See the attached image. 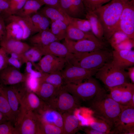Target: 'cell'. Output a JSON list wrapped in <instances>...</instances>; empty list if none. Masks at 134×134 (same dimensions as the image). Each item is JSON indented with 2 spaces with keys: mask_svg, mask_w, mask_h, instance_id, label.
<instances>
[{
  "mask_svg": "<svg viewBox=\"0 0 134 134\" xmlns=\"http://www.w3.org/2000/svg\"><path fill=\"white\" fill-rule=\"evenodd\" d=\"M26 64L25 69L26 74H30L33 73L34 70L33 68V64L31 62H27L25 63Z\"/></svg>",
  "mask_w": 134,
  "mask_h": 134,
  "instance_id": "cell-48",
  "label": "cell"
},
{
  "mask_svg": "<svg viewBox=\"0 0 134 134\" xmlns=\"http://www.w3.org/2000/svg\"><path fill=\"white\" fill-rule=\"evenodd\" d=\"M126 105L134 107V94L133 95L131 100Z\"/></svg>",
  "mask_w": 134,
  "mask_h": 134,
  "instance_id": "cell-52",
  "label": "cell"
},
{
  "mask_svg": "<svg viewBox=\"0 0 134 134\" xmlns=\"http://www.w3.org/2000/svg\"><path fill=\"white\" fill-rule=\"evenodd\" d=\"M111 62L125 69L134 64V51L131 49H115L112 51Z\"/></svg>",
  "mask_w": 134,
  "mask_h": 134,
  "instance_id": "cell-16",
  "label": "cell"
},
{
  "mask_svg": "<svg viewBox=\"0 0 134 134\" xmlns=\"http://www.w3.org/2000/svg\"><path fill=\"white\" fill-rule=\"evenodd\" d=\"M4 86L10 106L16 122V125L19 121L21 114L22 95L26 87L24 82Z\"/></svg>",
  "mask_w": 134,
  "mask_h": 134,
  "instance_id": "cell-9",
  "label": "cell"
},
{
  "mask_svg": "<svg viewBox=\"0 0 134 134\" xmlns=\"http://www.w3.org/2000/svg\"><path fill=\"white\" fill-rule=\"evenodd\" d=\"M42 5L45 4L58 9H62L59 0H36Z\"/></svg>",
  "mask_w": 134,
  "mask_h": 134,
  "instance_id": "cell-45",
  "label": "cell"
},
{
  "mask_svg": "<svg viewBox=\"0 0 134 134\" xmlns=\"http://www.w3.org/2000/svg\"><path fill=\"white\" fill-rule=\"evenodd\" d=\"M21 55L23 64L30 62L33 64L39 61L43 56L38 48L34 46H31L29 49L21 54Z\"/></svg>",
  "mask_w": 134,
  "mask_h": 134,
  "instance_id": "cell-34",
  "label": "cell"
},
{
  "mask_svg": "<svg viewBox=\"0 0 134 134\" xmlns=\"http://www.w3.org/2000/svg\"><path fill=\"white\" fill-rule=\"evenodd\" d=\"M63 43L66 46L70 53L80 54L109 48V43L106 40H101L98 38L76 41L66 38Z\"/></svg>",
  "mask_w": 134,
  "mask_h": 134,
  "instance_id": "cell-7",
  "label": "cell"
},
{
  "mask_svg": "<svg viewBox=\"0 0 134 134\" xmlns=\"http://www.w3.org/2000/svg\"><path fill=\"white\" fill-rule=\"evenodd\" d=\"M28 39L32 46L37 47H43L54 41H59L52 33L50 29L35 33Z\"/></svg>",
  "mask_w": 134,
  "mask_h": 134,
  "instance_id": "cell-19",
  "label": "cell"
},
{
  "mask_svg": "<svg viewBox=\"0 0 134 134\" xmlns=\"http://www.w3.org/2000/svg\"><path fill=\"white\" fill-rule=\"evenodd\" d=\"M5 26L6 34L5 37L22 41L23 40V32L20 26L13 21H8Z\"/></svg>",
  "mask_w": 134,
  "mask_h": 134,
  "instance_id": "cell-30",
  "label": "cell"
},
{
  "mask_svg": "<svg viewBox=\"0 0 134 134\" xmlns=\"http://www.w3.org/2000/svg\"><path fill=\"white\" fill-rule=\"evenodd\" d=\"M92 77L83 82L77 84L68 83L64 86L69 92L79 100H91L103 89L97 81Z\"/></svg>",
  "mask_w": 134,
  "mask_h": 134,
  "instance_id": "cell-6",
  "label": "cell"
},
{
  "mask_svg": "<svg viewBox=\"0 0 134 134\" xmlns=\"http://www.w3.org/2000/svg\"><path fill=\"white\" fill-rule=\"evenodd\" d=\"M1 12V11H0V13Z\"/></svg>",
  "mask_w": 134,
  "mask_h": 134,
  "instance_id": "cell-53",
  "label": "cell"
},
{
  "mask_svg": "<svg viewBox=\"0 0 134 134\" xmlns=\"http://www.w3.org/2000/svg\"><path fill=\"white\" fill-rule=\"evenodd\" d=\"M38 79L39 82L47 83L59 88L64 85L61 72L49 73H42V76Z\"/></svg>",
  "mask_w": 134,
  "mask_h": 134,
  "instance_id": "cell-31",
  "label": "cell"
},
{
  "mask_svg": "<svg viewBox=\"0 0 134 134\" xmlns=\"http://www.w3.org/2000/svg\"><path fill=\"white\" fill-rule=\"evenodd\" d=\"M38 12L50 19L51 21L59 20L63 22L67 25L69 24V16L62 9L46 5Z\"/></svg>",
  "mask_w": 134,
  "mask_h": 134,
  "instance_id": "cell-21",
  "label": "cell"
},
{
  "mask_svg": "<svg viewBox=\"0 0 134 134\" xmlns=\"http://www.w3.org/2000/svg\"><path fill=\"white\" fill-rule=\"evenodd\" d=\"M67 63L66 58L46 55L39 60L37 66L38 71L45 73L61 72Z\"/></svg>",
  "mask_w": 134,
  "mask_h": 134,
  "instance_id": "cell-14",
  "label": "cell"
},
{
  "mask_svg": "<svg viewBox=\"0 0 134 134\" xmlns=\"http://www.w3.org/2000/svg\"><path fill=\"white\" fill-rule=\"evenodd\" d=\"M95 75L108 89L127 82V72L111 62L99 69Z\"/></svg>",
  "mask_w": 134,
  "mask_h": 134,
  "instance_id": "cell-4",
  "label": "cell"
},
{
  "mask_svg": "<svg viewBox=\"0 0 134 134\" xmlns=\"http://www.w3.org/2000/svg\"><path fill=\"white\" fill-rule=\"evenodd\" d=\"M31 17L33 26V34L50 29L51 21L42 14L38 12Z\"/></svg>",
  "mask_w": 134,
  "mask_h": 134,
  "instance_id": "cell-29",
  "label": "cell"
},
{
  "mask_svg": "<svg viewBox=\"0 0 134 134\" xmlns=\"http://www.w3.org/2000/svg\"><path fill=\"white\" fill-rule=\"evenodd\" d=\"M82 31L88 32L91 31V25L86 19L76 18L69 16V24Z\"/></svg>",
  "mask_w": 134,
  "mask_h": 134,
  "instance_id": "cell-35",
  "label": "cell"
},
{
  "mask_svg": "<svg viewBox=\"0 0 134 134\" xmlns=\"http://www.w3.org/2000/svg\"><path fill=\"white\" fill-rule=\"evenodd\" d=\"M80 100L69 92L64 85L59 89L55 96L47 104L48 108L61 113H73L80 105Z\"/></svg>",
  "mask_w": 134,
  "mask_h": 134,
  "instance_id": "cell-5",
  "label": "cell"
},
{
  "mask_svg": "<svg viewBox=\"0 0 134 134\" xmlns=\"http://www.w3.org/2000/svg\"><path fill=\"white\" fill-rule=\"evenodd\" d=\"M71 9L73 17L85 18L86 10L83 0H71Z\"/></svg>",
  "mask_w": 134,
  "mask_h": 134,
  "instance_id": "cell-36",
  "label": "cell"
},
{
  "mask_svg": "<svg viewBox=\"0 0 134 134\" xmlns=\"http://www.w3.org/2000/svg\"><path fill=\"white\" fill-rule=\"evenodd\" d=\"M5 26L3 19L0 17V40L2 39L5 36Z\"/></svg>",
  "mask_w": 134,
  "mask_h": 134,
  "instance_id": "cell-47",
  "label": "cell"
},
{
  "mask_svg": "<svg viewBox=\"0 0 134 134\" xmlns=\"http://www.w3.org/2000/svg\"><path fill=\"white\" fill-rule=\"evenodd\" d=\"M10 0H0V10L8 15H10Z\"/></svg>",
  "mask_w": 134,
  "mask_h": 134,
  "instance_id": "cell-44",
  "label": "cell"
},
{
  "mask_svg": "<svg viewBox=\"0 0 134 134\" xmlns=\"http://www.w3.org/2000/svg\"><path fill=\"white\" fill-rule=\"evenodd\" d=\"M0 134H18L16 126L8 121L0 124Z\"/></svg>",
  "mask_w": 134,
  "mask_h": 134,
  "instance_id": "cell-40",
  "label": "cell"
},
{
  "mask_svg": "<svg viewBox=\"0 0 134 134\" xmlns=\"http://www.w3.org/2000/svg\"><path fill=\"white\" fill-rule=\"evenodd\" d=\"M128 77L133 83H134V67L131 66L128 68L127 72Z\"/></svg>",
  "mask_w": 134,
  "mask_h": 134,
  "instance_id": "cell-49",
  "label": "cell"
},
{
  "mask_svg": "<svg viewBox=\"0 0 134 134\" xmlns=\"http://www.w3.org/2000/svg\"><path fill=\"white\" fill-rule=\"evenodd\" d=\"M100 119L96 120L91 123L89 125L90 127L103 134H113L111 126L105 121Z\"/></svg>",
  "mask_w": 134,
  "mask_h": 134,
  "instance_id": "cell-37",
  "label": "cell"
},
{
  "mask_svg": "<svg viewBox=\"0 0 134 134\" xmlns=\"http://www.w3.org/2000/svg\"><path fill=\"white\" fill-rule=\"evenodd\" d=\"M117 93L120 97V104L127 105L134 94V84L127 82L117 86Z\"/></svg>",
  "mask_w": 134,
  "mask_h": 134,
  "instance_id": "cell-28",
  "label": "cell"
},
{
  "mask_svg": "<svg viewBox=\"0 0 134 134\" xmlns=\"http://www.w3.org/2000/svg\"><path fill=\"white\" fill-rule=\"evenodd\" d=\"M118 31L134 40V0H129L125 4L120 17Z\"/></svg>",
  "mask_w": 134,
  "mask_h": 134,
  "instance_id": "cell-12",
  "label": "cell"
},
{
  "mask_svg": "<svg viewBox=\"0 0 134 134\" xmlns=\"http://www.w3.org/2000/svg\"><path fill=\"white\" fill-rule=\"evenodd\" d=\"M27 0H10V15L16 14L22 9Z\"/></svg>",
  "mask_w": 134,
  "mask_h": 134,
  "instance_id": "cell-41",
  "label": "cell"
},
{
  "mask_svg": "<svg viewBox=\"0 0 134 134\" xmlns=\"http://www.w3.org/2000/svg\"><path fill=\"white\" fill-rule=\"evenodd\" d=\"M85 19L89 21L91 31L95 36L100 40H106L104 37L103 31L101 24L93 11H86Z\"/></svg>",
  "mask_w": 134,
  "mask_h": 134,
  "instance_id": "cell-25",
  "label": "cell"
},
{
  "mask_svg": "<svg viewBox=\"0 0 134 134\" xmlns=\"http://www.w3.org/2000/svg\"><path fill=\"white\" fill-rule=\"evenodd\" d=\"M98 70H89L70 64L67 62L61 71L64 85L77 84L95 75Z\"/></svg>",
  "mask_w": 134,
  "mask_h": 134,
  "instance_id": "cell-10",
  "label": "cell"
},
{
  "mask_svg": "<svg viewBox=\"0 0 134 134\" xmlns=\"http://www.w3.org/2000/svg\"><path fill=\"white\" fill-rule=\"evenodd\" d=\"M62 9L68 15L73 17L71 6V0H59Z\"/></svg>",
  "mask_w": 134,
  "mask_h": 134,
  "instance_id": "cell-42",
  "label": "cell"
},
{
  "mask_svg": "<svg viewBox=\"0 0 134 134\" xmlns=\"http://www.w3.org/2000/svg\"><path fill=\"white\" fill-rule=\"evenodd\" d=\"M7 19L8 21L15 22L20 26L23 32V40L28 39L33 34V26L31 16L11 15L8 16Z\"/></svg>",
  "mask_w": 134,
  "mask_h": 134,
  "instance_id": "cell-22",
  "label": "cell"
},
{
  "mask_svg": "<svg viewBox=\"0 0 134 134\" xmlns=\"http://www.w3.org/2000/svg\"><path fill=\"white\" fill-rule=\"evenodd\" d=\"M40 131L41 134H63V130L61 128L55 125L44 123L41 121Z\"/></svg>",
  "mask_w": 134,
  "mask_h": 134,
  "instance_id": "cell-38",
  "label": "cell"
},
{
  "mask_svg": "<svg viewBox=\"0 0 134 134\" xmlns=\"http://www.w3.org/2000/svg\"><path fill=\"white\" fill-rule=\"evenodd\" d=\"M40 125L38 114L29 111L24 114L16 126L18 134H41Z\"/></svg>",
  "mask_w": 134,
  "mask_h": 134,
  "instance_id": "cell-11",
  "label": "cell"
},
{
  "mask_svg": "<svg viewBox=\"0 0 134 134\" xmlns=\"http://www.w3.org/2000/svg\"><path fill=\"white\" fill-rule=\"evenodd\" d=\"M7 61L8 65L19 69L23 64L19 60L11 56L8 57Z\"/></svg>",
  "mask_w": 134,
  "mask_h": 134,
  "instance_id": "cell-46",
  "label": "cell"
},
{
  "mask_svg": "<svg viewBox=\"0 0 134 134\" xmlns=\"http://www.w3.org/2000/svg\"><path fill=\"white\" fill-rule=\"evenodd\" d=\"M36 47L43 56L51 55L66 58L70 53L65 45L59 41H54L43 47Z\"/></svg>",
  "mask_w": 134,
  "mask_h": 134,
  "instance_id": "cell-18",
  "label": "cell"
},
{
  "mask_svg": "<svg viewBox=\"0 0 134 134\" xmlns=\"http://www.w3.org/2000/svg\"><path fill=\"white\" fill-rule=\"evenodd\" d=\"M84 131L86 134H103V133L90 127L85 128Z\"/></svg>",
  "mask_w": 134,
  "mask_h": 134,
  "instance_id": "cell-50",
  "label": "cell"
},
{
  "mask_svg": "<svg viewBox=\"0 0 134 134\" xmlns=\"http://www.w3.org/2000/svg\"><path fill=\"white\" fill-rule=\"evenodd\" d=\"M8 121L9 120L2 113L0 112V124Z\"/></svg>",
  "mask_w": 134,
  "mask_h": 134,
  "instance_id": "cell-51",
  "label": "cell"
},
{
  "mask_svg": "<svg viewBox=\"0 0 134 134\" xmlns=\"http://www.w3.org/2000/svg\"><path fill=\"white\" fill-rule=\"evenodd\" d=\"M129 0H112L93 11L102 26L104 37L107 41L119 31L120 17Z\"/></svg>",
  "mask_w": 134,
  "mask_h": 134,
  "instance_id": "cell-1",
  "label": "cell"
},
{
  "mask_svg": "<svg viewBox=\"0 0 134 134\" xmlns=\"http://www.w3.org/2000/svg\"><path fill=\"white\" fill-rule=\"evenodd\" d=\"M67 62L72 65L89 70H98L112 59V51L109 49H99L80 54H70Z\"/></svg>",
  "mask_w": 134,
  "mask_h": 134,
  "instance_id": "cell-3",
  "label": "cell"
},
{
  "mask_svg": "<svg viewBox=\"0 0 134 134\" xmlns=\"http://www.w3.org/2000/svg\"><path fill=\"white\" fill-rule=\"evenodd\" d=\"M0 112L16 126V122L10 106L4 86L0 83Z\"/></svg>",
  "mask_w": 134,
  "mask_h": 134,
  "instance_id": "cell-26",
  "label": "cell"
},
{
  "mask_svg": "<svg viewBox=\"0 0 134 134\" xmlns=\"http://www.w3.org/2000/svg\"><path fill=\"white\" fill-rule=\"evenodd\" d=\"M91 100L90 107L95 116L112 128L121 112V105L113 100L103 89Z\"/></svg>",
  "mask_w": 134,
  "mask_h": 134,
  "instance_id": "cell-2",
  "label": "cell"
},
{
  "mask_svg": "<svg viewBox=\"0 0 134 134\" xmlns=\"http://www.w3.org/2000/svg\"><path fill=\"white\" fill-rule=\"evenodd\" d=\"M112 0H83L86 10L93 11Z\"/></svg>",
  "mask_w": 134,
  "mask_h": 134,
  "instance_id": "cell-39",
  "label": "cell"
},
{
  "mask_svg": "<svg viewBox=\"0 0 134 134\" xmlns=\"http://www.w3.org/2000/svg\"><path fill=\"white\" fill-rule=\"evenodd\" d=\"M26 79L25 74L19 69L8 65L0 71V83L5 86H10L24 82Z\"/></svg>",
  "mask_w": 134,
  "mask_h": 134,
  "instance_id": "cell-15",
  "label": "cell"
},
{
  "mask_svg": "<svg viewBox=\"0 0 134 134\" xmlns=\"http://www.w3.org/2000/svg\"><path fill=\"white\" fill-rule=\"evenodd\" d=\"M43 5L36 0H27L22 9L15 15L21 16H30L38 12Z\"/></svg>",
  "mask_w": 134,
  "mask_h": 134,
  "instance_id": "cell-33",
  "label": "cell"
},
{
  "mask_svg": "<svg viewBox=\"0 0 134 134\" xmlns=\"http://www.w3.org/2000/svg\"><path fill=\"white\" fill-rule=\"evenodd\" d=\"M38 115L42 122L55 125L63 130V118L62 113L60 112L53 109H47Z\"/></svg>",
  "mask_w": 134,
  "mask_h": 134,
  "instance_id": "cell-20",
  "label": "cell"
},
{
  "mask_svg": "<svg viewBox=\"0 0 134 134\" xmlns=\"http://www.w3.org/2000/svg\"><path fill=\"white\" fill-rule=\"evenodd\" d=\"M66 38L74 41L85 39H95L98 38L91 31L88 32H84L70 24H69L67 26Z\"/></svg>",
  "mask_w": 134,
  "mask_h": 134,
  "instance_id": "cell-27",
  "label": "cell"
},
{
  "mask_svg": "<svg viewBox=\"0 0 134 134\" xmlns=\"http://www.w3.org/2000/svg\"><path fill=\"white\" fill-rule=\"evenodd\" d=\"M7 54L1 48H0V71L8 65Z\"/></svg>",
  "mask_w": 134,
  "mask_h": 134,
  "instance_id": "cell-43",
  "label": "cell"
},
{
  "mask_svg": "<svg viewBox=\"0 0 134 134\" xmlns=\"http://www.w3.org/2000/svg\"><path fill=\"white\" fill-rule=\"evenodd\" d=\"M60 87H56L46 82H39L38 86L35 93L45 103H46L55 96Z\"/></svg>",
  "mask_w": 134,
  "mask_h": 134,
  "instance_id": "cell-23",
  "label": "cell"
},
{
  "mask_svg": "<svg viewBox=\"0 0 134 134\" xmlns=\"http://www.w3.org/2000/svg\"><path fill=\"white\" fill-rule=\"evenodd\" d=\"M0 45L7 54H22L28 50L31 46L21 41L5 37L0 40Z\"/></svg>",
  "mask_w": 134,
  "mask_h": 134,
  "instance_id": "cell-17",
  "label": "cell"
},
{
  "mask_svg": "<svg viewBox=\"0 0 134 134\" xmlns=\"http://www.w3.org/2000/svg\"><path fill=\"white\" fill-rule=\"evenodd\" d=\"M121 111L112 131L114 134H134V107L121 105Z\"/></svg>",
  "mask_w": 134,
  "mask_h": 134,
  "instance_id": "cell-8",
  "label": "cell"
},
{
  "mask_svg": "<svg viewBox=\"0 0 134 134\" xmlns=\"http://www.w3.org/2000/svg\"><path fill=\"white\" fill-rule=\"evenodd\" d=\"M21 102V114L18 124L25 112L29 111H33L39 114L47 108L45 102L35 93L29 90L27 88L22 95Z\"/></svg>",
  "mask_w": 134,
  "mask_h": 134,
  "instance_id": "cell-13",
  "label": "cell"
},
{
  "mask_svg": "<svg viewBox=\"0 0 134 134\" xmlns=\"http://www.w3.org/2000/svg\"><path fill=\"white\" fill-rule=\"evenodd\" d=\"M72 113H62L63 120V134H75L79 127V121L77 117Z\"/></svg>",
  "mask_w": 134,
  "mask_h": 134,
  "instance_id": "cell-24",
  "label": "cell"
},
{
  "mask_svg": "<svg viewBox=\"0 0 134 134\" xmlns=\"http://www.w3.org/2000/svg\"><path fill=\"white\" fill-rule=\"evenodd\" d=\"M50 30L58 40L60 41L66 37L68 25L63 22L51 20Z\"/></svg>",
  "mask_w": 134,
  "mask_h": 134,
  "instance_id": "cell-32",
  "label": "cell"
}]
</instances>
